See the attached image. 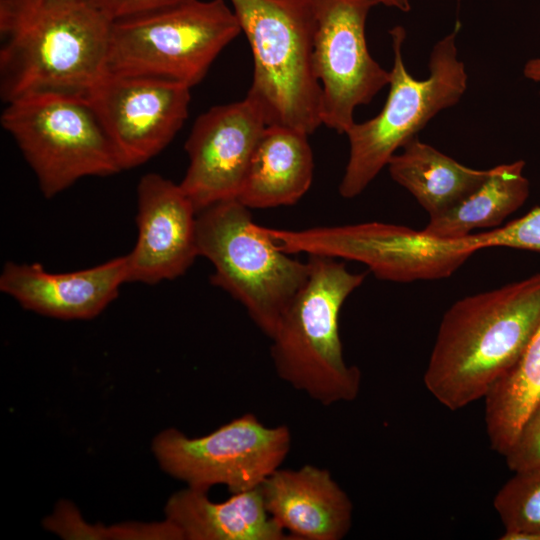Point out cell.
<instances>
[{
    "label": "cell",
    "mask_w": 540,
    "mask_h": 540,
    "mask_svg": "<svg viewBox=\"0 0 540 540\" xmlns=\"http://www.w3.org/2000/svg\"><path fill=\"white\" fill-rule=\"evenodd\" d=\"M502 540H540V467L516 471L494 497Z\"/></svg>",
    "instance_id": "cell-22"
},
{
    "label": "cell",
    "mask_w": 540,
    "mask_h": 540,
    "mask_svg": "<svg viewBox=\"0 0 540 540\" xmlns=\"http://www.w3.org/2000/svg\"><path fill=\"white\" fill-rule=\"evenodd\" d=\"M112 22L90 0H0V95H86L106 73Z\"/></svg>",
    "instance_id": "cell-1"
},
{
    "label": "cell",
    "mask_w": 540,
    "mask_h": 540,
    "mask_svg": "<svg viewBox=\"0 0 540 540\" xmlns=\"http://www.w3.org/2000/svg\"><path fill=\"white\" fill-rule=\"evenodd\" d=\"M307 261L308 279L271 337L273 364L281 379L324 406L352 401L361 373L344 360L339 315L366 273L351 272L336 258L308 255Z\"/></svg>",
    "instance_id": "cell-3"
},
{
    "label": "cell",
    "mask_w": 540,
    "mask_h": 540,
    "mask_svg": "<svg viewBox=\"0 0 540 540\" xmlns=\"http://www.w3.org/2000/svg\"><path fill=\"white\" fill-rule=\"evenodd\" d=\"M316 14L313 68L322 91V124L345 134L354 111L389 85L390 71L371 56L367 17L380 0H312Z\"/></svg>",
    "instance_id": "cell-11"
},
{
    "label": "cell",
    "mask_w": 540,
    "mask_h": 540,
    "mask_svg": "<svg viewBox=\"0 0 540 540\" xmlns=\"http://www.w3.org/2000/svg\"><path fill=\"white\" fill-rule=\"evenodd\" d=\"M485 248L508 247L540 252V206L503 227L483 232Z\"/></svg>",
    "instance_id": "cell-23"
},
{
    "label": "cell",
    "mask_w": 540,
    "mask_h": 540,
    "mask_svg": "<svg viewBox=\"0 0 540 540\" xmlns=\"http://www.w3.org/2000/svg\"><path fill=\"white\" fill-rule=\"evenodd\" d=\"M197 246L199 256L214 268L211 283L237 300L271 339L281 315L308 279V261L278 248L237 199L197 213Z\"/></svg>",
    "instance_id": "cell-6"
},
{
    "label": "cell",
    "mask_w": 540,
    "mask_h": 540,
    "mask_svg": "<svg viewBox=\"0 0 540 540\" xmlns=\"http://www.w3.org/2000/svg\"><path fill=\"white\" fill-rule=\"evenodd\" d=\"M460 23L432 48L429 75L414 78L402 57L405 31H390L394 52L389 93L382 110L373 118L354 122L346 131L349 157L339 185L343 198L361 194L387 166L391 157L439 112L457 104L467 89L468 75L458 57L456 39Z\"/></svg>",
    "instance_id": "cell-5"
},
{
    "label": "cell",
    "mask_w": 540,
    "mask_h": 540,
    "mask_svg": "<svg viewBox=\"0 0 540 540\" xmlns=\"http://www.w3.org/2000/svg\"><path fill=\"white\" fill-rule=\"evenodd\" d=\"M224 0H188L112 22L106 72L200 83L221 51L240 33Z\"/></svg>",
    "instance_id": "cell-7"
},
{
    "label": "cell",
    "mask_w": 540,
    "mask_h": 540,
    "mask_svg": "<svg viewBox=\"0 0 540 540\" xmlns=\"http://www.w3.org/2000/svg\"><path fill=\"white\" fill-rule=\"evenodd\" d=\"M266 127L261 110L247 96L211 107L195 120L185 143L189 164L179 184L198 212L237 199Z\"/></svg>",
    "instance_id": "cell-13"
},
{
    "label": "cell",
    "mask_w": 540,
    "mask_h": 540,
    "mask_svg": "<svg viewBox=\"0 0 540 540\" xmlns=\"http://www.w3.org/2000/svg\"><path fill=\"white\" fill-rule=\"evenodd\" d=\"M188 0H90L111 22L169 8Z\"/></svg>",
    "instance_id": "cell-25"
},
{
    "label": "cell",
    "mask_w": 540,
    "mask_h": 540,
    "mask_svg": "<svg viewBox=\"0 0 540 540\" xmlns=\"http://www.w3.org/2000/svg\"><path fill=\"white\" fill-rule=\"evenodd\" d=\"M259 487L267 512L294 540H340L351 528L352 503L326 469L278 468Z\"/></svg>",
    "instance_id": "cell-16"
},
{
    "label": "cell",
    "mask_w": 540,
    "mask_h": 540,
    "mask_svg": "<svg viewBox=\"0 0 540 540\" xmlns=\"http://www.w3.org/2000/svg\"><path fill=\"white\" fill-rule=\"evenodd\" d=\"M307 134L267 126L253 153L237 200L249 209L290 206L309 190L313 154Z\"/></svg>",
    "instance_id": "cell-18"
},
{
    "label": "cell",
    "mask_w": 540,
    "mask_h": 540,
    "mask_svg": "<svg viewBox=\"0 0 540 540\" xmlns=\"http://www.w3.org/2000/svg\"><path fill=\"white\" fill-rule=\"evenodd\" d=\"M260 228L278 248L289 254L359 262L378 279L392 282L447 278L476 251L485 248L482 233L445 240L423 229L383 222L301 230Z\"/></svg>",
    "instance_id": "cell-9"
},
{
    "label": "cell",
    "mask_w": 540,
    "mask_h": 540,
    "mask_svg": "<svg viewBox=\"0 0 540 540\" xmlns=\"http://www.w3.org/2000/svg\"><path fill=\"white\" fill-rule=\"evenodd\" d=\"M391 178L409 191L429 217L456 206L491 175L492 168L467 167L433 146L412 138L389 160Z\"/></svg>",
    "instance_id": "cell-19"
},
{
    "label": "cell",
    "mask_w": 540,
    "mask_h": 540,
    "mask_svg": "<svg viewBox=\"0 0 540 540\" xmlns=\"http://www.w3.org/2000/svg\"><path fill=\"white\" fill-rule=\"evenodd\" d=\"M504 457L513 472L540 467V401L522 423Z\"/></svg>",
    "instance_id": "cell-24"
},
{
    "label": "cell",
    "mask_w": 540,
    "mask_h": 540,
    "mask_svg": "<svg viewBox=\"0 0 540 540\" xmlns=\"http://www.w3.org/2000/svg\"><path fill=\"white\" fill-rule=\"evenodd\" d=\"M190 89L165 79L106 72L88 91L123 170L146 163L173 140L188 117Z\"/></svg>",
    "instance_id": "cell-12"
},
{
    "label": "cell",
    "mask_w": 540,
    "mask_h": 540,
    "mask_svg": "<svg viewBox=\"0 0 540 540\" xmlns=\"http://www.w3.org/2000/svg\"><path fill=\"white\" fill-rule=\"evenodd\" d=\"M524 167L523 160L492 167L491 175L479 188L448 211L430 217L423 230L436 238L455 240L477 228L498 226L529 196Z\"/></svg>",
    "instance_id": "cell-20"
},
{
    "label": "cell",
    "mask_w": 540,
    "mask_h": 540,
    "mask_svg": "<svg viewBox=\"0 0 540 540\" xmlns=\"http://www.w3.org/2000/svg\"><path fill=\"white\" fill-rule=\"evenodd\" d=\"M526 78L540 83V58L529 60L524 67Z\"/></svg>",
    "instance_id": "cell-26"
},
{
    "label": "cell",
    "mask_w": 540,
    "mask_h": 540,
    "mask_svg": "<svg viewBox=\"0 0 540 540\" xmlns=\"http://www.w3.org/2000/svg\"><path fill=\"white\" fill-rule=\"evenodd\" d=\"M253 57L247 97L267 126L312 134L322 124V91L313 68L312 0H230Z\"/></svg>",
    "instance_id": "cell-4"
},
{
    "label": "cell",
    "mask_w": 540,
    "mask_h": 540,
    "mask_svg": "<svg viewBox=\"0 0 540 540\" xmlns=\"http://www.w3.org/2000/svg\"><path fill=\"white\" fill-rule=\"evenodd\" d=\"M381 4L396 8L402 12H409L411 10L410 0H380Z\"/></svg>",
    "instance_id": "cell-27"
},
{
    "label": "cell",
    "mask_w": 540,
    "mask_h": 540,
    "mask_svg": "<svg viewBox=\"0 0 540 540\" xmlns=\"http://www.w3.org/2000/svg\"><path fill=\"white\" fill-rule=\"evenodd\" d=\"M128 282L127 256L66 273L48 272L39 263H5L0 290L23 308L65 320L100 314Z\"/></svg>",
    "instance_id": "cell-15"
},
{
    "label": "cell",
    "mask_w": 540,
    "mask_h": 540,
    "mask_svg": "<svg viewBox=\"0 0 540 540\" xmlns=\"http://www.w3.org/2000/svg\"><path fill=\"white\" fill-rule=\"evenodd\" d=\"M138 236L127 254L128 282L156 284L182 276L199 256L197 209L180 184L157 173L137 187Z\"/></svg>",
    "instance_id": "cell-14"
},
{
    "label": "cell",
    "mask_w": 540,
    "mask_h": 540,
    "mask_svg": "<svg viewBox=\"0 0 540 540\" xmlns=\"http://www.w3.org/2000/svg\"><path fill=\"white\" fill-rule=\"evenodd\" d=\"M165 510L188 540H294L267 512L259 486L223 502L188 487L173 494Z\"/></svg>",
    "instance_id": "cell-17"
},
{
    "label": "cell",
    "mask_w": 540,
    "mask_h": 540,
    "mask_svg": "<svg viewBox=\"0 0 540 540\" xmlns=\"http://www.w3.org/2000/svg\"><path fill=\"white\" fill-rule=\"evenodd\" d=\"M290 445L287 426L268 427L248 413L202 437L165 430L153 451L162 469L188 487L208 491L223 484L235 494L260 486L285 460Z\"/></svg>",
    "instance_id": "cell-10"
},
{
    "label": "cell",
    "mask_w": 540,
    "mask_h": 540,
    "mask_svg": "<svg viewBox=\"0 0 540 540\" xmlns=\"http://www.w3.org/2000/svg\"><path fill=\"white\" fill-rule=\"evenodd\" d=\"M540 325V272L466 296L444 314L424 384L456 411L484 398L518 361Z\"/></svg>",
    "instance_id": "cell-2"
},
{
    "label": "cell",
    "mask_w": 540,
    "mask_h": 540,
    "mask_svg": "<svg viewBox=\"0 0 540 540\" xmlns=\"http://www.w3.org/2000/svg\"><path fill=\"white\" fill-rule=\"evenodd\" d=\"M484 400L490 446L504 456L540 401V325L518 361L491 387Z\"/></svg>",
    "instance_id": "cell-21"
},
{
    "label": "cell",
    "mask_w": 540,
    "mask_h": 540,
    "mask_svg": "<svg viewBox=\"0 0 540 540\" xmlns=\"http://www.w3.org/2000/svg\"><path fill=\"white\" fill-rule=\"evenodd\" d=\"M1 125L14 138L46 198L81 178L123 171L86 95L45 93L14 100L6 104Z\"/></svg>",
    "instance_id": "cell-8"
}]
</instances>
